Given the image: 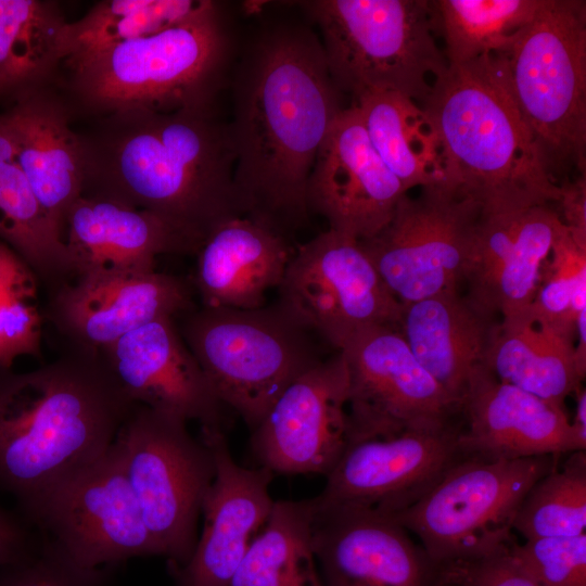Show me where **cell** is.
<instances>
[{
  "instance_id": "obj_1",
  "label": "cell",
  "mask_w": 586,
  "mask_h": 586,
  "mask_svg": "<svg viewBox=\"0 0 586 586\" xmlns=\"http://www.w3.org/2000/svg\"><path fill=\"white\" fill-rule=\"evenodd\" d=\"M228 122L241 217L290 241L308 221L307 182L346 107L318 35L300 22L260 27L234 59Z\"/></svg>"
},
{
  "instance_id": "obj_2",
  "label": "cell",
  "mask_w": 586,
  "mask_h": 586,
  "mask_svg": "<svg viewBox=\"0 0 586 586\" xmlns=\"http://www.w3.org/2000/svg\"><path fill=\"white\" fill-rule=\"evenodd\" d=\"M77 132L81 195L155 213L201 245L217 226L240 216L235 155L228 122L217 110H127L97 117Z\"/></svg>"
},
{
  "instance_id": "obj_3",
  "label": "cell",
  "mask_w": 586,
  "mask_h": 586,
  "mask_svg": "<svg viewBox=\"0 0 586 586\" xmlns=\"http://www.w3.org/2000/svg\"><path fill=\"white\" fill-rule=\"evenodd\" d=\"M135 405L99 354L66 347L31 371L0 368V491L23 514L102 456Z\"/></svg>"
},
{
  "instance_id": "obj_4",
  "label": "cell",
  "mask_w": 586,
  "mask_h": 586,
  "mask_svg": "<svg viewBox=\"0 0 586 586\" xmlns=\"http://www.w3.org/2000/svg\"><path fill=\"white\" fill-rule=\"evenodd\" d=\"M421 106L443 144L451 187L484 213L559 200V184L517 106L497 53L448 64Z\"/></svg>"
},
{
  "instance_id": "obj_5",
  "label": "cell",
  "mask_w": 586,
  "mask_h": 586,
  "mask_svg": "<svg viewBox=\"0 0 586 586\" xmlns=\"http://www.w3.org/2000/svg\"><path fill=\"white\" fill-rule=\"evenodd\" d=\"M235 55L224 4L200 0L174 26L64 61L62 93L73 115L94 118L127 110H217Z\"/></svg>"
},
{
  "instance_id": "obj_6",
  "label": "cell",
  "mask_w": 586,
  "mask_h": 586,
  "mask_svg": "<svg viewBox=\"0 0 586 586\" xmlns=\"http://www.w3.org/2000/svg\"><path fill=\"white\" fill-rule=\"evenodd\" d=\"M331 77L352 102L391 91L422 104L448 62L432 0H307Z\"/></svg>"
},
{
  "instance_id": "obj_7",
  "label": "cell",
  "mask_w": 586,
  "mask_h": 586,
  "mask_svg": "<svg viewBox=\"0 0 586 586\" xmlns=\"http://www.w3.org/2000/svg\"><path fill=\"white\" fill-rule=\"evenodd\" d=\"M497 54L548 173L558 184L586 174V2L542 0Z\"/></svg>"
},
{
  "instance_id": "obj_8",
  "label": "cell",
  "mask_w": 586,
  "mask_h": 586,
  "mask_svg": "<svg viewBox=\"0 0 586 586\" xmlns=\"http://www.w3.org/2000/svg\"><path fill=\"white\" fill-rule=\"evenodd\" d=\"M180 333L219 400L253 431L280 394L322 357L318 337L280 306L194 307Z\"/></svg>"
},
{
  "instance_id": "obj_9",
  "label": "cell",
  "mask_w": 586,
  "mask_h": 586,
  "mask_svg": "<svg viewBox=\"0 0 586 586\" xmlns=\"http://www.w3.org/2000/svg\"><path fill=\"white\" fill-rule=\"evenodd\" d=\"M559 458L466 455L416 505L393 519L419 538L438 565L510 549L518 542L513 522L525 494Z\"/></svg>"
},
{
  "instance_id": "obj_10",
  "label": "cell",
  "mask_w": 586,
  "mask_h": 586,
  "mask_svg": "<svg viewBox=\"0 0 586 586\" xmlns=\"http://www.w3.org/2000/svg\"><path fill=\"white\" fill-rule=\"evenodd\" d=\"M187 423L137 404L114 440L145 526L168 566L191 558L215 473L211 450Z\"/></svg>"
},
{
  "instance_id": "obj_11",
  "label": "cell",
  "mask_w": 586,
  "mask_h": 586,
  "mask_svg": "<svg viewBox=\"0 0 586 586\" xmlns=\"http://www.w3.org/2000/svg\"><path fill=\"white\" fill-rule=\"evenodd\" d=\"M405 193L387 224L358 240L390 293L408 304L462 290L481 205L446 184Z\"/></svg>"
},
{
  "instance_id": "obj_12",
  "label": "cell",
  "mask_w": 586,
  "mask_h": 586,
  "mask_svg": "<svg viewBox=\"0 0 586 586\" xmlns=\"http://www.w3.org/2000/svg\"><path fill=\"white\" fill-rule=\"evenodd\" d=\"M22 519L85 570L110 571L131 558L160 556L114 442L46 492Z\"/></svg>"
},
{
  "instance_id": "obj_13",
  "label": "cell",
  "mask_w": 586,
  "mask_h": 586,
  "mask_svg": "<svg viewBox=\"0 0 586 586\" xmlns=\"http://www.w3.org/2000/svg\"><path fill=\"white\" fill-rule=\"evenodd\" d=\"M278 291L280 308L336 352L366 329L397 328L402 310L359 241L331 229L293 253Z\"/></svg>"
},
{
  "instance_id": "obj_14",
  "label": "cell",
  "mask_w": 586,
  "mask_h": 586,
  "mask_svg": "<svg viewBox=\"0 0 586 586\" xmlns=\"http://www.w3.org/2000/svg\"><path fill=\"white\" fill-rule=\"evenodd\" d=\"M340 352L347 372L348 443L461 422V405L417 361L396 327L366 329Z\"/></svg>"
},
{
  "instance_id": "obj_15",
  "label": "cell",
  "mask_w": 586,
  "mask_h": 586,
  "mask_svg": "<svg viewBox=\"0 0 586 586\" xmlns=\"http://www.w3.org/2000/svg\"><path fill=\"white\" fill-rule=\"evenodd\" d=\"M460 432L461 422L348 443L316 498L396 518L466 456Z\"/></svg>"
},
{
  "instance_id": "obj_16",
  "label": "cell",
  "mask_w": 586,
  "mask_h": 586,
  "mask_svg": "<svg viewBox=\"0 0 586 586\" xmlns=\"http://www.w3.org/2000/svg\"><path fill=\"white\" fill-rule=\"evenodd\" d=\"M194 307L183 278L155 269L94 271L52 290L47 317L66 347L101 355L137 328Z\"/></svg>"
},
{
  "instance_id": "obj_17",
  "label": "cell",
  "mask_w": 586,
  "mask_h": 586,
  "mask_svg": "<svg viewBox=\"0 0 586 586\" xmlns=\"http://www.w3.org/2000/svg\"><path fill=\"white\" fill-rule=\"evenodd\" d=\"M252 433L262 467L327 475L348 443L347 372L341 352L296 378Z\"/></svg>"
},
{
  "instance_id": "obj_18",
  "label": "cell",
  "mask_w": 586,
  "mask_h": 586,
  "mask_svg": "<svg viewBox=\"0 0 586 586\" xmlns=\"http://www.w3.org/2000/svg\"><path fill=\"white\" fill-rule=\"evenodd\" d=\"M311 500L313 549L326 586H433L440 577L441 565L392 517Z\"/></svg>"
},
{
  "instance_id": "obj_19",
  "label": "cell",
  "mask_w": 586,
  "mask_h": 586,
  "mask_svg": "<svg viewBox=\"0 0 586 586\" xmlns=\"http://www.w3.org/2000/svg\"><path fill=\"white\" fill-rule=\"evenodd\" d=\"M407 193L370 143L357 106L333 122L307 182L308 212L356 240L374 235Z\"/></svg>"
},
{
  "instance_id": "obj_20",
  "label": "cell",
  "mask_w": 586,
  "mask_h": 586,
  "mask_svg": "<svg viewBox=\"0 0 586 586\" xmlns=\"http://www.w3.org/2000/svg\"><path fill=\"white\" fill-rule=\"evenodd\" d=\"M200 440L211 450L215 467L202 504L203 530L188 562L168 569L175 586H229L271 513L273 472L239 466L222 429L201 428Z\"/></svg>"
},
{
  "instance_id": "obj_21",
  "label": "cell",
  "mask_w": 586,
  "mask_h": 586,
  "mask_svg": "<svg viewBox=\"0 0 586 586\" xmlns=\"http://www.w3.org/2000/svg\"><path fill=\"white\" fill-rule=\"evenodd\" d=\"M564 228L550 204L499 213L482 211L464 276V295L500 321L526 317L542 266Z\"/></svg>"
},
{
  "instance_id": "obj_22",
  "label": "cell",
  "mask_w": 586,
  "mask_h": 586,
  "mask_svg": "<svg viewBox=\"0 0 586 586\" xmlns=\"http://www.w3.org/2000/svg\"><path fill=\"white\" fill-rule=\"evenodd\" d=\"M133 403L201 428L222 429L226 407L186 344L173 317L127 333L101 354Z\"/></svg>"
},
{
  "instance_id": "obj_23",
  "label": "cell",
  "mask_w": 586,
  "mask_h": 586,
  "mask_svg": "<svg viewBox=\"0 0 586 586\" xmlns=\"http://www.w3.org/2000/svg\"><path fill=\"white\" fill-rule=\"evenodd\" d=\"M460 448L467 456L520 459L586 450L564 407L501 382L483 365L461 403Z\"/></svg>"
},
{
  "instance_id": "obj_24",
  "label": "cell",
  "mask_w": 586,
  "mask_h": 586,
  "mask_svg": "<svg viewBox=\"0 0 586 586\" xmlns=\"http://www.w3.org/2000/svg\"><path fill=\"white\" fill-rule=\"evenodd\" d=\"M74 279L94 271L154 270L162 254H196L201 244L160 215L80 195L65 217Z\"/></svg>"
},
{
  "instance_id": "obj_25",
  "label": "cell",
  "mask_w": 586,
  "mask_h": 586,
  "mask_svg": "<svg viewBox=\"0 0 586 586\" xmlns=\"http://www.w3.org/2000/svg\"><path fill=\"white\" fill-rule=\"evenodd\" d=\"M16 155L40 205L64 237L65 217L82 194L85 163L74 115L54 86L18 95L5 113Z\"/></svg>"
},
{
  "instance_id": "obj_26",
  "label": "cell",
  "mask_w": 586,
  "mask_h": 586,
  "mask_svg": "<svg viewBox=\"0 0 586 586\" xmlns=\"http://www.w3.org/2000/svg\"><path fill=\"white\" fill-rule=\"evenodd\" d=\"M499 322L457 290L402 304L397 329L417 361L461 405Z\"/></svg>"
},
{
  "instance_id": "obj_27",
  "label": "cell",
  "mask_w": 586,
  "mask_h": 586,
  "mask_svg": "<svg viewBox=\"0 0 586 586\" xmlns=\"http://www.w3.org/2000/svg\"><path fill=\"white\" fill-rule=\"evenodd\" d=\"M196 254L193 285L202 305L241 309L264 306L293 255L288 239L240 216L217 226Z\"/></svg>"
},
{
  "instance_id": "obj_28",
  "label": "cell",
  "mask_w": 586,
  "mask_h": 586,
  "mask_svg": "<svg viewBox=\"0 0 586 586\" xmlns=\"http://www.w3.org/2000/svg\"><path fill=\"white\" fill-rule=\"evenodd\" d=\"M352 103L371 145L406 192L432 184L451 187L443 144L420 104L391 91H369Z\"/></svg>"
},
{
  "instance_id": "obj_29",
  "label": "cell",
  "mask_w": 586,
  "mask_h": 586,
  "mask_svg": "<svg viewBox=\"0 0 586 586\" xmlns=\"http://www.w3.org/2000/svg\"><path fill=\"white\" fill-rule=\"evenodd\" d=\"M574 345L527 317L500 321L483 366L501 382L564 407L568 396L582 387L586 374Z\"/></svg>"
},
{
  "instance_id": "obj_30",
  "label": "cell",
  "mask_w": 586,
  "mask_h": 586,
  "mask_svg": "<svg viewBox=\"0 0 586 586\" xmlns=\"http://www.w3.org/2000/svg\"><path fill=\"white\" fill-rule=\"evenodd\" d=\"M0 239L52 290L74 279L64 237L18 163L5 114L0 115Z\"/></svg>"
},
{
  "instance_id": "obj_31",
  "label": "cell",
  "mask_w": 586,
  "mask_h": 586,
  "mask_svg": "<svg viewBox=\"0 0 586 586\" xmlns=\"http://www.w3.org/2000/svg\"><path fill=\"white\" fill-rule=\"evenodd\" d=\"M67 22L55 1L0 0V93L54 86Z\"/></svg>"
},
{
  "instance_id": "obj_32",
  "label": "cell",
  "mask_w": 586,
  "mask_h": 586,
  "mask_svg": "<svg viewBox=\"0 0 586 586\" xmlns=\"http://www.w3.org/2000/svg\"><path fill=\"white\" fill-rule=\"evenodd\" d=\"M311 499L275 501L229 586H326L311 542Z\"/></svg>"
},
{
  "instance_id": "obj_33",
  "label": "cell",
  "mask_w": 586,
  "mask_h": 586,
  "mask_svg": "<svg viewBox=\"0 0 586 586\" xmlns=\"http://www.w3.org/2000/svg\"><path fill=\"white\" fill-rule=\"evenodd\" d=\"M448 64L507 50L542 0H432Z\"/></svg>"
},
{
  "instance_id": "obj_34",
  "label": "cell",
  "mask_w": 586,
  "mask_h": 586,
  "mask_svg": "<svg viewBox=\"0 0 586 586\" xmlns=\"http://www.w3.org/2000/svg\"><path fill=\"white\" fill-rule=\"evenodd\" d=\"M199 2L100 1L81 18L66 23L62 40L64 61L164 30L189 16Z\"/></svg>"
},
{
  "instance_id": "obj_35",
  "label": "cell",
  "mask_w": 586,
  "mask_h": 586,
  "mask_svg": "<svg viewBox=\"0 0 586 586\" xmlns=\"http://www.w3.org/2000/svg\"><path fill=\"white\" fill-rule=\"evenodd\" d=\"M525 539L575 536L586 531V450L571 453L525 494L513 522Z\"/></svg>"
},
{
  "instance_id": "obj_36",
  "label": "cell",
  "mask_w": 586,
  "mask_h": 586,
  "mask_svg": "<svg viewBox=\"0 0 586 586\" xmlns=\"http://www.w3.org/2000/svg\"><path fill=\"white\" fill-rule=\"evenodd\" d=\"M548 273L527 313V318L575 343L576 322L586 310V242L565 227L549 255Z\"/></svg>"
},
{
  "instance_id": "obj_37",
  "label": "cell",
  "mask_w": 586,
  "mask_h": 586,
  "mask_svg": "<svg viewBox=\"0 0 586 586\" xmlns=\"http://www.w3.org/2000/svg\"><path fill=\"white\" fill-rule=\"evenodd\" d=\"M37 280L29 266L0 241V368H11L23 355H40Z\"/></svg>"
},
{
  "instance_id": "obj_38",
  "label": "cell",
  "mask_w": 586,
  "mask_h": 586,
  "mask_svg": "<svg viewBox=\"0 0 586 586\" xmlns=\"http://www.w3.org/2000/svg\"><path fill=\"white\" fill-rule=\"evenodd\" d=\"M510 552L527 574L546 586H586V533L515 542Z\"/></svg>"
},
{
  "instance_id": "obj_39",
  "label": "cell",
  "mask_w": 586,
  "mask_h": 586,
  "mask_svg": "<svg viewBox=\"0 0 586 586\" xmlns=\"http://www.w3.org/2000/svg\"><path fill=\"white\" fill-rule=\"evenodd\" d=\"M109 572L79 568L39 534L27 555L0 566V586H103Z\"/></svg>"
},
{
  "instance_id": "obj_40",
  "label": "cell",
  "mask_w": 586,
  "mask_h": 586,
  "mask_svg": "<svg viewBox=\"0 0 586 586\" xmlns=\"http://www.w3.org/2000/svg\"><path fill=\"white\" fill-rule=\"evenodd\" d=\"M441 568L463 586H546L518 564L510 549Z\"/></svg>"
},
{
  "instance_id": "obj_41",
  "label": "cell",
  "mask_w": 586,
  "mask_h": 586,
  "mask_svg": "<svg viewBox=\"0 0 586 586\" xmlns=\"http://www.w3.org/2000/svg\"><path fill=\"white\" fill-rule=\"evenodd\" d=\"M559 188L557 213L572 235L586 242V174L561 181Z\"/></svg>"
},
{
  "instance_id": "obj_42",
  "label": "cell",
  "mask_w": 586,
  "mask_h": 586,
  "mask_svg": "<svg viewBox=\"0 0 586 586\" xmlns=\"http://www.w3.org/2000/svg\"><path fill=\"white\" fill-rule=\"evenodd\" d=\"M37 538L22 518L0 507V566L27 555L36 545Z\"/></svg>"
},
{
  "instance_id": "obj_43",
  "label": "cell",
  "mask_w": 586,
  "mask_h": 586,
  "mask_svg": "<svg viewBox=\"0 0 586 586\" xmlns=\"http://www.w3.org/2000/svg\"><path fill=\"white\" fill-rule=\"evenodd\" d=\"M574 394L576 396V410L571 422L577 435L586 441V392L581 387Z\"/></svg>"
},
{
  "instance_id": "obj_44",
  "label": "cell",
  "mask_w": 586,
  "mask_h": 586,
  "mask_svg": "<svg viewBox=\"0 0 586 586\" xmlns=\"http://www.w3.org/2000/svg\"><path fill=\"white\" fill-rule=\"evenodd\" d=\"M433 586H463V585L459 583L458 581H456L455 578L447 575L446 573H444L441 568L440 577L437 578V581L435 582Z\"/></svg>"
}]
</instances>
